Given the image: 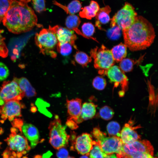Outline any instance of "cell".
I'll return each instance as SVG.
<instances>
[{
	"mask_svg": "<svg viewBox=\"0 0 158 158\" xmlns=\"http://www.w3.org/2000/svg\"><path fill=\"white\" fill-rule=\"evenodd\" d=\"M2 21L10 32L19 34L31 30L37 25V19L27 2L11 0L10 7Z\"/></svg>",
	"mask_w": 158,
	"mask_h": 158,
	"instance_id": "obj_1",
	"label": "cell"
},
{
	"mask_svg": "<svg viewBox=\"0 0 158 158\" xmlns=\"http://www.w3.org/2000/svg\"><path fill=\"white\" fill-rule=\"evenodd\" d=\"M122 31L124 44L132 51L146 49L155 37L152 24L142 16H137L133 23Z\"/></svg>",
	"mask_w": 158,
	"mask_h": 158,
	"instance_id": "obj_2",
	"label": "cell"
},
{
	"mask_svg": "<svg viewBox=\"0 0 158 158\" xmlns=\"http://www.w3.org/2000/svg\"><path fill=\"white\" fill-rule=\"evenodd\" d=\"M58 26L51 27L49 26L48 29H43L39 33H36L35 37V43L40 52L43 54L49 55L53 58L57 56L54 50L58 42L56 35Z\"/></svg>",
	"mask_w": 158,
	"mask_h": 158,
	"instance_id": "obj_3",
	"label": "cell"
},
{
	"mask_svg": "<svg viewBox=\"0 0 158 158\" xmlns=\"http://www.w3.org/2000/svg\"><path fill=\"white\" fill-rule=\"evenodd\" d=\"M92 133L103 153L107 154L116 153V156L121 154L123 144L120 137H107L106 133L97 127L93 129Z\"/></svg>",
	"mask_w": 158,
	"mask_h": 158,
	"instance_id": "obj_4",
	"label": "cell"
},
{
	"mask_svg": "<svg viewBox=\"0 0 158 158\" xmlns=\"http://www.w3.org/2000/svg\"><path fill=\"white\" fill-rule=\"evenodd\" d=\"M49 142L55 149H59L68 144L70 136L66 133V127L61 124L58 116L56 115L49 126Z\"/></svg>",
	"mask_w": 158,
	"mask_h": 158,
	"instance_id": "obj_5",
	"label": "cell"
},
{
	"mask_svg": "<svg viewBox=\"0 0 158 158\" xmlns=\"http://www.w3.org/2000/svg\"><path fill=\"white\" fill-rule=\"evenodd\" d=\"M90 54L94 60V66L98 70V73L106 75L107 70L114 64L111 50L102 45L99 48L96 47L91 50Z\"/></svg>",
	"mask_w": 158,
	"mask_h": 158,
	"instance_id": "obj_6",
	"label": "cell"
},
{
	"mask_svg": "<svg viewBox=\"0 0 158 158\" xmlns=\"http://www.w3.org/2000/svg\"><path fill=\"white\" fill-rule=\"evenodd\" d=\"M137 16L134 8L130 4L126 2L111 19V27L117 26L122 30H125L133 23Z\"/></svg>",
	"mask_w": 158,
	"mask_h": 158,
	"instance_id": "obj_7",
	"label": "cell"
},
{
	"mask_svg": "<svg viewBox=\"0 0 158 158\" xmlns=\"http://www.w3.org/2000/svg\"><path fill=\"white\" fill-rule=\"evenodd\" d=\"M25 96L15 80L4 81L0 88V107L9 101H20Z\"/></svg>",
	"mask_w": 158,
	"mask_h": 158,
	"instance_id": "obj_8",
	"label": "cell"
},
{
	"mask_svg": "<svg viewBox=\"0 0 158 158\" xmlns=\"http://www.w3.org/2000/svg\"><path fill=\"white\" fill-rule=\"evenodd\" d=\"M139 153H148L153 156V147L149 141L140 140L130 143L123 144L121 153L116 157L117 158H121L123 156Z\"/></svg>",
	"mask_w": 158,
	"mask_h": 158,
	"instance_id": "obj_9",
	"label": "cell"
},
{
	"mask_svg": "<svg viewBox=\"0 0 158 158\" xmlns=\"http://www.w3.org/2000/svg\"><path fill=\"white\" fill-rule=\"evenodd\" d=\"M20 101L11 100L6 102L0 107V114L4 122L7 119L12 121L15 117L21 116V109L22 105Z\"/></svg>",
	"mask_w": 158,
	"mask_h": 158,
	"instance_id": "obj_10",
	"label": "cell"
},
{
	"mask_svg": "<svg viewBox=\"0 0 158 158\" xmlns=\"http://www.w3.org/2000/svg\"><path fill=\"white\" fill-rule=\"evenodd\" d=\"M11 132L5 140L11 149L18 152H24V154L25 152L26 153V150H29L30 148L27 139L20 134L17 133L15 128L11 129Z\"/></svg>",
	"mask_w": 158,
	"mask_h": 158,
	"instance_id": "obj_11",
	"label": "cell"
},
{
	"mask_svg": "<svg viewBox=\"0 0 158 158\" xmlns=\"http://www.w3.org/2000/svg\"><path fill=\"white\" fill-rule=\"evenodd\" d=\"M106 75L111 82L114 83V87H116L120 84L123 94L127 90L128 78L119 67L116 65L112 66L107 70Z\"/></svg>",
	"mask_w": 158,
	"mask_h": 158,
	"instance_id": "obj_12",
	"label": "cell"
},
{
	"mask_svg": "<svg viewBox=\"0 0 158 158\" xmlns=\"http://www.w3.org/2000/svg\"><path fill=\"white\" fill-rule=\"evenodd\" d=\"M93 141L90 134L83 133L76 137L72 149L80 154L89 156L92 147Z\"/></svg>",
	"mask_w": 158,
	"mask_h": 158,
	"instance_id": "obj_13",
	"label": "cell"
},
{
	"mask_svg": "<svg viewBox=\"0 0 158 158\" xmlns=\"http://www.w3.org/2000/svg\"><path fill=\"white\" fill-rule=\"evenodd\" d=\"M131 120L126 123L120 131V138L123 144L130 143L141 139L140 136L138 134L135 129L141 128L139 125L134 126Z\"/></svg>",
	"mask_w": 158,
	"mask_h": 158,
	"instance_id": "obj_14",
	"label": "cell"
},
{
	"mask_svg": "<svg viewBox=\"0 0 158 158\" xmlns=\"http://www.w3.org/2000/svg\"><path fill=\"white\" fill-rule=\"evenodd\" d=\"M56 35L59 42L69 43L75 49L78 50L75 44L77 36L73 30L59 26L56 32Z\"/></svg>",
	"mask_w": 158,
	"mask_h": 158,
	"instance_id": "obj_15",
	"label": "cell"
},
{
	"mask_svg": "<svg viewBox=\"0 0 158 158\" xmlns=\"http://www.w3.org/2000/svg\"><path fill=\"white\" fill-rule=\"evenodd\" d=\"M82 103V100L79 98L70 100L66 99L67 113L69 115L68 119L73 120L77 123L81 112Z\"/></svg>",
	"mask_w": 158,
	"mask_h": 158,
	"instance_id": "obj_16",
	"label": "cell"
},
{
	"mask_svg": "<svg viewBox=\"0 0 158 158\" xmlns=\"http://www.w3.org/2000/svg\"><path fill=\"white\" fill-rule=\"evenodd\" d=\"M22 130L25 137L30 142L31 147H35L39 142V134L37 129L32 124L25 123Z\"/></svg>",
	"mask_w": 158,
	"mask_h": 158,
	"instance_id": "obj_17",
	"label": "cell"
},
{
	"mask_svg": "<svg viewBox=\"0 0 158 158\" xmlns=\"http://www.w3.org/2000/svg\"><path fill=\"white\" fill-rule=\"evenodd\" d=\"M96 106L93 103L86 102L82 106L81 112L77 123H80L84 121L91 119L95 116Z\"/></svg>",
	"mask_w": 158,
	"mask_h": 158,
	"instance_id": "obj_18",
	"label": "cell"
},
{
	"mask_svg": "<svg viewBox=\"0 0 158 158\" xmlns=\"http://www.w3.org/2000/svg\"><path fill=\"white\" fill-rule=\"evenodd\" d=\"M13 80L17 82L25 96L28 97H31L36 95L37 93L35 90L26 78L14 77Z\"/></svg>",
	"mask_w": 158,
	"mask_h": 158,
	"instance_id": "obj_19",
	"label": "cell"
},
{
	"mask_svg": "<svg viewBox=\"0 0 158 158\" xmlns=\"http://www.w3.org/2000/svg\"><path fill=\"white\" fill-rule=\"evenodd\" d=\"M111 11V8L108 6L99 9L95 16L96 26L100 29L102 24H106L109 21V13Z\"/></svg>",
	"mask_w": 158,
	"mask_h": 158,
	"instance_id": "obj_20",
	"label": "cell"
},
{
	"mask_svg": "<svg viewBox=\"0 0 158 158\" xmlns=\"http://www.w3.org/2000/svg\"><path fill=\"white\" fill-rule=\"evenodd\" d=\"M82 9V10L79 13L80 16L82 18L91 19L95 16L99 7L97 2L91 1L89 6H85Z\"/></svg>",
	"mask_w": 158,
	"mask_h": 158,
	"instance_id": "obj_21",
	"label": "cell"
},
{
	"mask_svg": "<svg viewBox=\"0 0 158 158\" xmlns=\"http://www.w3.org/2000/svg\"><path fill=\"white\" fill-rule=\"evenodd\" d=\"M80 22V19L78 16L75 15H70L67 18L65 24L68 29L75 31L78 34L87 38L78 29Z\"/></svg>",
	"mask_w": 158,
	"mask_h": 158,
	"instance_id": "obj_22",
	"label": "cell"
},
{
	"mask_svg": "<svg viewBox=\"0 0 158 158\" xmlns=\"http://www.w3.org/2000/svg\"><path fill=\"white\" fill-rule=\"evenodd\" d=\"M111 51L114 61L117 63L120 62L127 55V47L122 43L114 46Z\"/></svg>",
	"mask_w": 158,
	"mask_h": 158,
	"instance_id": "obj_23",
	"label": "cell"
},
{
	"mask_svg": "<svg viewBox=\"0 0 158 158\" xmlns=\"http://www.w3.org/2000/svg\"><path fill=\"white\" fill-rule=\"evenodd\" d=\"M54 3L55 4L61 7L67 13L70 15H73L79 11L82 6L80 2L78 0L72 1L68 4L67 7L61 5L56 1Z\"/></svg>",
	"mask_w": 158,
	"mask_h": 158,
	"instance_id": "obj_24",
	"label": "cell"
},
{
	"mask_svg": "<svg viewBox=\"0 0 158 158\" xmlns=\"http://www.w3.org/2000/svg\"><path fill=\"white\" fill-rule=\"evenodd\" d=\"M76 62L83 67H86L92 61V58L85 53L81 51H77L74 55Z\"/></svg>",
	"mask_w": 158,
	"mask_h": 158,
	"instance_id": "obj_25",
	"label": "cell"
},
{
	"mask_svg": "<svg viewBox=\"0 0 158 158\" xmlns=\"http://www.w3.org/2000/svg\"><path fill=\"white\" fill-rule=\"evenodd\" d=\"M104 154L98 143L93 140L92 147L89 154V158H104Z\"/></svg>",
	"mask_w": 158,
	"mask_h": 158,
	"instance_id": "obj_26",
	"label": "cell"
},
{
	"mask_svg": "<svg viewBox=\"0 0 158 158\" xmlns=\"http://www.w3.org/2000/svg\"><path fill=\"white\" fill-rule=\"evenodd\" d=\"M107 128L109 136L120 137V127L117 122L111 121L109 122L107 126Z\"/></svg>",
	"mask_w": 158,
	"mask_h": 158,
	"instance_id": "obj_27",
	"label": "cell"
},
{
	"mask_svg": "<svg viewBox=\"0 0 158 158\" xmlns=\"http://www.w3.org/2000/svg\"><path fill=\"white\" fill-rule=\"evenodd\" d=\"M83 34L87 39H92L97 41L95 39L92 37V36L95 31V27L90 23H84L82 26Z\"/></svg>",
	"mask_w": 158,
	"mask_h": 158,
	"instance_id": "obj_28",
	"label": "cell"
},
{
	"mask_svg": "<svg viewBox=\"0 0 158 158\" xmlns=\"http://www.w3.org/2000/svg\"><path fill=\"white\" fill-rule=\"evenodd\" d=\"M72 46L68 43H60L58 42L56 48L58 52L63 56H66L69 55L71 52Z\"/></svg>",
	"mask_w": 158,
	"mask_h": 158,
	"instance_id": "obj_29",
	"label": "cell"
},
{
	"mask_svg": "<svg viewBox=\"0 0 158 158\" xmlns=\"http://www.w3.org/2000/svg\"><path fill=\"white\" fill-rule=\"evenodd\" d=\"M120 62L119 67L124 72L131 71L135 64L134 60L129 58H124Z\"/></svg>",
	"mask_w": 158,
	"mask_h": 158,
	"instance_id": "obj_30",
	"label": "cell"
},
{
	"mask_svg": "<svg viewBox=\"0 0 158 158\" xmlns=\"http://www.w3.org/2000/svg\"><path fill=\"white\" fill-rule=\"evenodd\" d=\"M114 112L113 110L110 107L105 106L102 108L99 111V115L102 119L108 120L113 116Z\"/></svg>",
	"mask_w": 158,
	"mask_h": 158,
	"instance_id": "obj_31",
	"label": "cell"
},
{
	"mask_svg": "<svg viewBox=\"0 0 158 158\" xmlns=\"http://www.w3.org/2000/svg\"><path fill=\"white\" fill-rule=\"evenodd\" d=\"M92 85L95 89L101 90L104 89L106 85V81L103 77L97 76L95 77L92 81Z\"/></svg>",
	"mask_w": 158,
	"mask_h": 158,
	"instance_id": "obj_32",
	"label": "cell"
},
{
	"mask_svg": "<svg viewBox=\"0 0 158 158\" xmlns=\"http://www.w3.org/2000/svg\"><path fill=\"white\" fill-rule=\"evenodd\" d=\"M11 0H0V23L8 11Z\"/></svg>",
	"mask_w": 158,
	"mask_h": 158,
	"instance_id": "obj_33",
	"label": "cell"
},
{
	"mask_svg": "<svg viewBox=\"0 0 158 158\" xmlns=\"http://www.w3.org/2000/svg\"><path fill=\"white\" fill-rule=\"evenodd\" d=\"M4 40L5 38L2 36L0 31V56L4 58L8 56V52Z\"/></svg>",
	"mask_w": 158,
	"mask_h": 158,
	"instance_id": "obj_34",
	"label": "cell"
},
{
	"mask_svg": "<svg viewBox=\"0 0 158 158\" xmlns=\"http://www.w3.org/2000/svg\"><path fill=\"white\" fill-rule=\"evenodd\" d=\"M31 0H29L30 1ZM33 8L37 12L40 13L46 10L45 0H32Z\"/></svg>",
	"mask_w": 158,
	"mask_h": 158,
	"instance_id": "obj_35",
	"label": "cell"
},
{
	"mask_svg": "<svg viewBox=\"0 0 158 158\" xmlns=\"http://www.w3.org/2000/svg\"><path fill=\"white\" fill-rule=\"evenodd\" d=\"M9 74L7 67L4 63L0 62V81L6 79Z\"/></svg>",
	"mask_w": 158,
	"mask_h": 158,
	"instance_id": "obj_36",
	"label": "cell"
},
{
	"mask_svg": "<svg viewBox=\"0 0 158 158\" xmlns=\"http://www.w3.org/2000/svg\"><path fill=\"white\" fill-rule=\"evenodd\" d=\"M121 158H154L150 154L146 153H136L129 156H123Z\"/></svg>",
	"mask_w": 158,
	"mask_h": 158,
	"instance_id": "obj_37",
	"label": "cell"
},
{
	"mask_svg": "<svg viewBox=\"0 0 158 158\" xmlns=\"http://www.w3.org/2000/svg\"><path fill=\"white\" fill-rule=\"evenodd\" d=\"M121 29L117 26L112 27L108 31V33L111 37H116L119 35Z\"/></svg>",
	"mask_w": 158,
	"mask_h": 158,
	"instance_id": "obj_38",
	"label": "cell"
},
{
	"mask_svg": "<svg viewBox=\"0 0 158 158\" xmlns=\"http://www.w3.org/2000/svg\"><path fill=\"white\" fill-rule=\"evenodd\" d=\"M57 152V155L58 158H67L68 156V152L65 149L61 148Z\"/></svg>",
	"mask_w": 158,
	"mask_h": 158,
	"instance_id": "obj_39",
	"label": "cell"
},
{
	"mask_svg": "<svg viewBox=\"0 0 158 158\" xmlns=\"http://www.w3.org/2000/svg\"><path fill=\"white\" fill-rule=\"evenodd\" d=\"M67 126L72 130H74L78 128V124L72 119H67L66 123Z\"/></svg>",
	"mask_w": 158,
	"mask_h": 158,
	"instance_id": "obj_40",
	"label": "cell"
},
{
	"mask_svg": "<svg viewBox=\"0 0 158 158\" xmlns=\"http://www.w3.org/2000/svg\"><path fill=\"white\" fill-rule=\"evenodd\" d=\"M104 158H117L116 155L114 154H107L104 153Z\"/></svg>",
	"mask_w": 158,
	"mask_h": 158,
	"instance_id": "obj_41",
	"label": "cell"
},
{
	"mask_svg": "<svg viewBox=\"0 0 158 158\" xmlns=\"http://www.w3.org/2000/svg\"><path fill=\"white\" fill-rule=\"evenodd\" d=\"M88 155H84L81 156L80 158H90L88 157Z\"/></svg>",
	"mask_w": 158,
	"mask_h": 158,
	"instance_id": "obj_42",
	"label": "cell"
},
{
	"mask_svg": "<svg viewBox=\"0 0 158 158\" xmlns=\"http://www.w3.org/2000/svg\"><path fill=\"white\" fill-rule=\"evenodd\" d=\"M19 1L25 2L27 3L29 2V0H19Z\"/></svg>",
	"mask_w": 158,
	"mask_h": 158,
	"instance_id": "obj_43",
	"label": "cell"
},
{
	"mask_svg": "<svg viewBox=\"0 0 158 158\" xmlns=\"http://www.w3.org/2000/svg\"><path fill=\"white\" fill-rule=\"evenodd\" d=\"M67 158H74V157H68Z\"/></svg>",
	"mask_w": 158,
	"mask_h": 158,
	"instance_id": "obj_44",
	"label": "cell"
},
{
	"mask_svg": "<svg viewBox=\"0 0 158 158\" xmlns=\"http://www.w3.org/2000/svg\"><path fill=\"white\" fill-rule=\"evenodd\" d=\"M1 144V143H0V144Z\"/></svg>",
	"mask_w": 158,
	"mask_h": 158,
	"instance_id": "obj_45",
	"label": "cell"
}]
</instances>
